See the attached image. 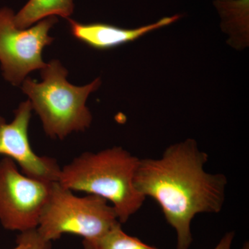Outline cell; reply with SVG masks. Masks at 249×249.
<instances>
[{"label":"cell","mask_w":249,"mask_h":249,"mask_svg":"<svg viewBox=\"0 0 249 249\" xmlns=\"http://www.w3.org/2000/svg\"><path fill=\"white\" fill-rule=\"evenodd\" d=\"M208 160L191 139L170 145L160 158L139 160L134 186L160 205L177 232V249L191 247V223L196 214L218 213L224 206L227 178L206 172Z\"/></svg>","instance_id":"cell-1"},{"label":"cell","mask_w":249,"mask_h":249,"mask_svg":"<svg viewBox=\"0 0 249 249\" xmlns=\"http://www.w3.org/2000/svg\"><path fill=\"white\" fill-rule=\"evenodd\" d=\"M139 159L121 147L85 152L60 170L58 182L72 191L104 198L115 210L121 224L127 222L145 197L134 186Z\"/></svg>","instance_id":"cell-2"},{"label":"cell","mask_w":249,"mask_h":249,"mask_svg":"<svg viewBox=\"0 0 249 249\" xmlns=\"http://www.w3.org/2000/svg\"><path fill=\"white\" fill-rule=\"evenodd\" d=\"M67 74L60 62L53 60L41 70L42 83L30 78L22 82V91L29 96L45 133L60 140L73 132L89 128L92 116L85 103L101 84L100 78H96L85 86H75L67 81Z\"/></svg>","instance_id":"cell-3"},{"label":"cell","mask_w":249,"mask_h":249,"mask_svg":"<svg viewBox=\"0 0 249 249\" xmlns=\"http://www.w3.org/2000/svg\"><path fill=\"white\" fill-rule=\"evenodd\" d=\"M120 223L115 210L104 198L93 195L78 196L55 181L41 214L37 231L48 242L64 234L90 240L104 235Z\"/></svg>","instance_id":"cell-4"},{"label":"cell","mask_w":249,"mask_h":249,"mask_svg":"<svg viewBox=\"0 0 249 249\" xmlns=\"http://www.w3.org/2000/svg\"><path fill=\"white\" fill-rule=\"evenodd\" d=\"M13 10L0 9V62L5 79L18 86L29 73L47 65L42 60V51L53 42L49 31L58 19L52 16L34 27L20 29L15 24Z\"/></svg>","instance_id":"cell-5"},{"label":"cell","mask_w":249,"mask_h":249,"mask_svg":"<svg viewBox=\"0 0 249 249\" xmlns=\"http://www.w3.org/2000/svg\"><path fill=\"white\" fill-rule=\"evenodd\" d=\"M54 182L27 176L8 157L0 160V222L4 229H37Z\"/></svg>","instance_id":"cell-6"},{"label":"cell","mask_w":249,"mask_h":249,"mask_svg":"<svg viewBox=\"0 0 249 249\" xmlns=\"http://www.w3.org/2000/svg\"><path fill=\"white\" fill-rule=\"evenodd\" d=\"M32 110L28 100L14 111V119L9 124L0 116V155L14 160L28 177L49 182L58 181L61 168L57 160L37 155L31 146L28 129Z\"/></svg>","instance_id":"cell-7"},{"label":"cell","mask_w":249,"mask_h":249,"mask_svg":"<svg viewBox=\"0 0 249 249\" xmlns=\"http://www.w3.org/2000/svg\"><path fill=\"white\" fill-rule=\"evenodd\" d=\"M178 15L162 18L153 24L127 29L103 23L83 24L68 18L70 32L80 42L97 50H108L138 40L142 36L179 19Z\"/></svg>","instance_id":"cell-8"},{"label":"cell","mask_w":249,"mask_h":249,"mask_svg":"<svg viewBox=\"0 0 249 249\" xmlns=\"http://www.w3.org/2000/svg\"><path fill=\"white\" fill-rule=\"evenodd\" d=\"M73 11V0H29L22 9L15 14L14 22L18 29H27L52 16H60L67 19Z\"/></svg>","instance_id":"cell-9"},{"label":"cell","mask_w":249,"mask_h":249,"mask_svg":"<svg viewBox=\"0 0 249 249\" xmlns=\"http://www.w3.org/2000/svg\"><path fill=\"white\" fill-rule=\"evenodd\" d=\"M83 245L85 249H160L127 235L122 230L121 223L98 238L83 240Z\"/></svg>","instance_id":"cell-10"},{"label":"cell","mask_w":249,"mask_h":249,"mask_svg":"<svg viewBox=\"0 0 249 249\" xmlns=\"http://www.w3.org/2000/svg\"><path fill=\"white\" fill-rule=\"evenodd\" d=\"M17 243L21 244L23 249H52V242L44 240L36 229L21 232L18 236Z\"/></svg>","instance_id":"cell-11"},{"label":"cell","mask_w":249,"mask_h":249,"mask_svg":"<svg viewBox=\"0 0 249 249\" xmlns=\"http://www.w3.org/2000/svg\"><path fill=\"white\" fill-rule=\"evenodd\" d=\"M235 232H227L214 249H231L232 241L235 237Z\"/></svg>","instance_id":"cell-12"},{"label":"cell","mask_w":249,"mask_h":249,"mask_svg":"<svg viewBox=\"0 0 249 249\" xmlns=\"http://www.w3.org/2000/svg\"><path fill=\"white\" fill-rule=\"evenodd\" d=\"M18 244L17 247H16V248L14 249H23L22 245H21V244Z\"/></svg>","instance_id":"cell-13"}]
</instances>
